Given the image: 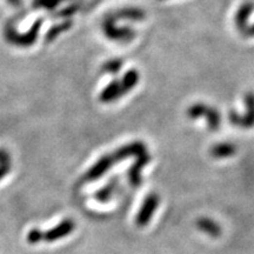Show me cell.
Segmentation results:
<instances>
[{"label":"cell","instance_id":"obj_1","mask_svg":"<svg viewBox=\"0 0 254 254\" xmlns=\"http://www.w3.org/2000/svg\"><path fill=\"white\" fill-rule=\"evenodd\" d=\"M187 115L191 119H198V118L205 117L206 119H207L208 128L212 129V131L219 128L220 120H221L220 119V114L218 111H216V109H212V107L206 106L201 103L191 106L187 111Z\"/></svg>","mask_w":254,"mask_h":254},{"label":"cell","instance_id":"obj_2","mask_svg":"<svg viewBox=\"0 0 254 254\" xmlns=\"http://www.w3.org/2000/svg\"><path fill=\"white\" fill-rule=\"evenodd\" d=\"M245 103H246L247 113L245 115H239L236 112L230 113V121L232 125L251 128L254 126V93L248 92L245 95Z\"/></svg>","mask_w":254,"mask_h":254},{"label":"cell","instance_id":"obj_3","mask_svg":"<svg viewBox=\"0 0 254 254\" xmlns=\"http://www.w3.org/2000/svg\"><path fill=\"white\" fill-rule=\"evenodd\" d=\"M158 205H159V197L157 193H151L144 200L143 205H141L139 212L135 218V224L139 227H144L149 222V220L153 217L155 210H157Z\"/></svg>","mask_w":254,"mask_h":254},{"label":"cell","instance_id":"obj_4","mask_svg":"<svg viewBox=\"0 0 254 254\" xmlns=\"http://www.w3.org/2000/svg\"><path fill=\"white\" fill-rule=\"evenodd\" d=\"M104 32L112 40H118V41H129L133 39L134 32L132 30L127 27H117L114 24V19L112 17L106 18V20L104 21Z\"/></svg>","mask_w":254,"mask_h":254},{"label":"cell","instance_id":"obj_5","mask_svg":"<svg viewBox=\"0 0 254 254\" xmlns=\"http://www.w3.org/2000/svg\"><path fill=\"white\" fill-rule=\"evenodd\" d=\"M146 153V146L145 144L141 141H134V143L127 144V145L123 146V147L118 148L114 153L111 154L113 158V162L119 163L123 160L127 159L131 157H139V155Z\"/></svg>","mask_w":254,"mask_h":254},{"label":"cell","instance_id":"obj_6","mask_svg":"<svg viewBox=\"0 0 254 254\" xmlns=\"http://www.w3.org/2000/svg\"><path fill=\"white\" fill-rule=\"evenodd\" d=\"M74 222L71 219H65L61 222H59L58 225L54 226L53 228L47 231L46 233H44V240L49 242L56 241V240H60L63 238H66L69 234H71L74 231Z\"/></svg>","mask_w":254,"mask_h":254},{"label":"cell","instance_id":"obj_7","mask_svg":"<svg viewBox=\"0 0 254 254\" xmlns=\"http://www.w3.org/2000/svg\"><path fill=\"white\" fill-rule=\"evenodd\" d=\"M113 163H114V162H113V158L111 154L104 155V157H101L100 159L87 171L85 179H86L87 181H95V180H98L99 178L103 177L104 174L109 171Z\"/></svg>","mask_w":254,"mask_h":254},{"label":"cell","instance_id":"obj_8","mask_svg":"<svg viewBox=\"0 0 254 254\" xmlns=\"http://www.w3.org/2000/svg\"><path fill=\"white\" fill-rule=\"evenodd\" d=\"M152 158L149 157L147 153H144L138 157V159L135 160V163L131 166V168L128 169V180L131 182V185L133 186H139L143 182V178H141V173H143V169L147 163L151 162Z\"/></svg>","mask_w":254,"mask_h":254},{"label":"cell","instance_id":"obj_9","mask_svg":"<svg viewBox=\"0 0 254 254\" xmlns=\"http://www.w3.org/2000/svg\"><path fill=\"white\" fill-rule=\"evenodd\" d=\"M197 227L199 228L201 232H204L208 236L217 238L221 234V227L218 222H216L214 220L210 218H199L197 220Z\"/></svg>","mask_w":254,"mask_h":254},{"label":"cell","instance_id":"obj_10","mask_svg":"<svg viewBox=\"0 0 254 254\" xmlns=\"http://www.w3.org/2000/svg\"><path fill=\"white\" fill-rule=\"evenodd\" d=\"M253 4L252 2H245L244 5H242L241 7L239 8L238 13H236V26L240 32H244V30L246 28L247 26V20L248 18H250L251 13L253 12Z\"/></svg>","mask_w":254,"mask_h":254},{"label":"cell","instance_id":"obj_11","mask_svg":"<svg viewBox=\"0 0 254 254\" xmlns=\"http://www.w3.org/2000/svg\"><path fill=\"white\" fill-rule=\"evenodd\" d=\"M121 95H124V93L123 90H121L120 81L114 80L104 90L103 93H101L100 100L104 101V103H109V101L115 100V99L121 97Z\"/></svg>","mask_w":254,"mask_h":254},{"label":"cell","instance_id":"obj_12","mask_svg":"<svg viewBox=\"0 0 254 254\" xmlns=\"http://www.w3.org/2000/svg\"><path fill=\"white\" fill-rule=\"evenodd\" d=\"M236 147L233 144L230 143H222L218 144V145H214L211 148V155L217 159H222V158H228L232 157L236 153Z\"/></svg>","mask_w":254,"mask_h":254},{"label":"cell","instance_id":"obj_13","mask_svg":"<svg viewBox=\"0 0 254 254\" xmlns=\"http://www.w3.org/2000/svg\"><path fill=\"white\" fill-rule=\"evenodd\" d=\"M117 186H118V179L117 178H114V179H112L109 183H106L104 187H101L100 190L95 192L94 194L95 200H98V201L100 202L109 201V200L111 199V197L113 196V193H114Z\"/></svg>","mask_w":254,"mask_h":254},{"label":"cell","instance_id":"obj_14","mask_svg":"<svg viewBox=\"0 0 254 254\" xmlns=\"http://www.w3.org/2000/svg\"><path fill=\"white\" fill-rule=\"evenodd\" d=\"M112 18L114 20H119L121 18L129 19V20H143L145 18V13L139 8H125V10H121L119 12L113 14Z\"/></svg>","mask_w":254,"mask_h":254},{"label":"cell","instance_id":"obj_15","mask_svg":"<svg viewBox=\"0 0 254 254\" xmlns=\"http://www.w3.org/2000/svg\"><path fill=\"white\" fill-rule=\"evenodd\" d=\"M138 81H139V73L135 70L128 71V72L124 75L123 80L120 81L121 90H123L124 95H125L127 92L131 91L132 89H134L135 85L138 84Z\"/></svg>","mask_w":254,"mask_h":254},{"label":"cell","instance_id":"obj_16","mask_svg":"<svg viewBox=\"0 0 254 254\" xmlns=\"http://www.w3.org/2000/svg\"><path fill=\"white\" fill-rule=\"evenodd\" d=\"M41 240H44V232H41L38 228H32V230L27 233V241L30 242L31 245L38 244Z\"/></svg>","mask_w":254,"mask_h":254},{"label":"cell","instance_id":"obj_17","mask_svg":"<svg viewBox=\"0 0 254 254\" xmlns=\"http://www.w3.org/2000/svg\"><path fill=\"white\" fill-rule=\"evenodd\" d=\"M121 67V61L119 59H113V60H109V63L105 65L104 70L109 73H115L120 70Z\"/></svg>","mask_w":254,"mask_h":254},{"label":"cell","instance_id":"obj_18","mask_svg":"<svg viewBox=\"0 0 254 254\" xmlns=\"http://www.w3.org/2000/svg\"><path fill=\"white\" fill-rule=\"evenodd\" d=\"M11 169V163H0V180L2 179L6 174L10 172Z\"/></svg>","mask_w":254,"mask_h":254},{"label":"cell","instance_id":"obj_19","mask_svg":"<svg viewBox=\"0 0 254 254\" xmlns=\"http://www.w3.org/2000/svg\"><path fill=\"white\" fill-rule=\"evenodd\" d=\"M10 163V155L5 149H0V163Z\"/></svg>","mask_w":254,"mask_h":254},{"label":"cell","instance_id":"obj_20","mask_svg":"<svg viewBox=\"0 0 254 254\" xmlns=\"http://www.w3.org/2000/svg\"><path fill=\"white\" fill-rule=\"evenodd\" d=\"M242 35L246 36H254V25H252V26H250L248 28H246V30L242 32Z\"/></svg>","mask_w":254,"mask_h":254}]
</instances>
